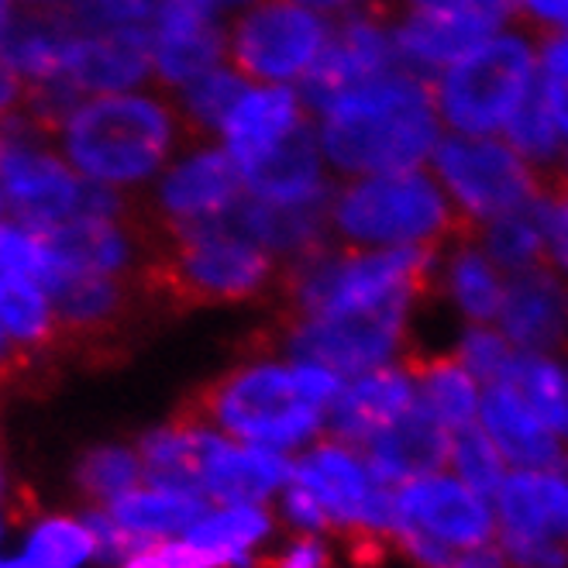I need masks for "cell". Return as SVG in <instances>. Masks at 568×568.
I'll return each instance as SVG.
<instances>
[{
	"label": "cell",
	"mask_w": 568,
	"mask_h": 568,
	"mask_svg": "<svg viewBox=\"0 0 568 568\" xmlns=\"http://www.w3.org/2000/svg\"><path fill=\"white\" fill-rule=\"evenodd\" d=\"M296 4H307L327 18H345V14H355V11H369L376 8L379 0H296Z\"/></svg>",
	"instance_id": "49"
},
{
	"label": "cell",
	"mask_w": 568,
	"mask_h": 568,
	"mask_svg": "<svg viewBox=\"0 0 568 568\" xmlns=\"http://www.w3.org/2000/svg\"><path fill=\"white\" fill-rule=\"evenodd\" d=\"M207 507L211 499H204L193 489L162 486L149 479L118 496L114 504H108L111 517L139 541V548L186 538V530L204 517Z\"/></svg>",
	"instance_id": "29"
},
{
	"label": "cell",
	"mask_w": 568,
	"mask_h": 568,
	"mask_svg": "<svg viewBox=\"0 0 568 568\" xmlns=\"http://www.w3.org/2000/svg\"><path fill=\"white\" fill-rule=\"evenodd\" d=\"M504 139L538 170H558V162L565 155V135L558 121L551 118L548 104L541 100V93L534 90V97L514 114V121L504 128Z\"/></svg>",
	"instance_id": "38"
},
{
	"label": "cell",
	"mask_w": 568,
	"mask_h": 568,
	"mask_svg": "<svg viewBox=\"0 0 568 568\" xmlns=\"http://www.w3.org/2000/svg\"><path fill=\"white\" fill-rule=\"evenodd\" d=\"M504 383H510L538 410L555 438L568 448V355L517 352Z\"/></svg>",
	"instance_id": "32"
},
{
	"label": "cell",
	"mask_w": 568,
	"mask_h": 568,
	"mask_svg": "<svg viewBox=\"0 0 568 568\" xmlns=\"http://www.w3.org/2000/svg\"><path fill=\"white\" fill-rule=\"evenodd\" d=\"M393 545L404 551V558L414 565V568H455L458 565V551H452L448 545L427 538V534H417V530H399Z\"/></svg>",
	"instance_id": "46"
},
{
	"label": "cell",
	"mask_w": 568,
	"mask_h": 568,
	"mask_svg": "<svg viewBox=\"0 0 568 568\" xmlns=\"http://www.w3.org/2000/svg\"><path fill=\"white\" fill-rule=\"evenodd\" d=\"M149 73H155L149 24L80 31L65 55V80L83 93H124Z\"/></svg>",
	"instance_id": "20"
},
{
	"label": "cell",
	"mask_w": 568,
	"mask_h": 568,
	"mask_svg": "<svg viewBox=\"0 0 568 568\" xmlns=\"http://www.w3.org/2000/svg\"><path fill=\"white\" fill-rule=\"evenodd\" d=\"M77 483L90 507H108L128 489L145 483V465L139 445H97L77 465Z\"/></svg>",
	"instance_id": "35"
},
{
	"label": "cell",
	"mask_w": 568,
	"mask_h": 568,
	"mask_svg": "<svg viewBox=\"0 0 568 568\" xmlns=\"http://www.w3.org/2000/svg\"><path fill=\"white\" fill-rule=\"evenodd\" d=\"M327 224L334 242L355 248L442 252L469 231L430 165L338 180L327 200Z\"/></svg>",
	"instance_id": "3"
},
{
	"label": "cell",
	"mask_w": 568,
	"mask_h": 568,
	"mask_svg": "<svg viewBox=\"0 0 568 568\" xmlns=\"http://www.w3.org/2000/svg\"><path fill=\"white\" fill-rule=\"evenodd\" d=\"M438 255L442 252L430 248H355L327 242L283 265L280 293L286 300V317L373 307L396 296H427L434 293Z\"/></svg>",
	"instance_id": "6"
},
{
	"label": "cell",
	"mask_w": 568,
	"mask_h": 568,
	"mask_svg": "<svg viewBox=\"0 0 568 568\" xmlns=\"http://www.w3.org/2000/svg\"><path fill=\"white\" fill-rule=\"evenodd\" d=\"M541 224H545V265L568 280V186L561 180L548 183L541 193Z\"/></svg>",
	"instance_id": "41"
},
{
	"label": "cell",
	"mask_w": 568,
	"mask_h": 568,
	"mask_svg": "<svg viewBox=\"0 0 568 568\" xmlns=\"http://www.w3.org/2000/svg\"><path fill=\"white\" fill-rule=\"evenodd\" d=\"M186 121L152 93H100L73 111L62 142L73 165L97 183L135 186L170 165Z\"/></svg>",
	"instance_id": "4"
},
{
	"label": "cell",
	"mask_w": 568,
	"mask_h": 568,
	"mask_svg": "<svg viewBox=\"0 0 568 568\" xmlns=\"http://www.w3.org/2000/svg\"><path fill=\"white\" fill-rule=\"evenodd\" d=\"M362 452L369 458L376 479L399 489L420 476L448 469L452 430L430 410L414 404L407 414H399L389 427H383Z\"/></svg>",
	"instance_id": "21"
},
{
	"label": "cell",
	"mask_w": 568,
	"mask_h": 568,
	"mask_svg": "<svg viewBox=\"0 0 568 568\" xmlns=\"http://www.w3.org/2000/svg\"><path fill=\"white\" fill-rule=\"evenodd\" d=\"M327 200L321 204H270V200L245 193L231 221L286 265L334 242L327 224Z\"/></svg>",
	"instance_id": "28"
},
{
	"label": "cell",
	"mask_w": 568,
	"mask_h": 568,
	"mask_svg": "<svg viewBox=\"0 0 568 568\" xmlns=\"http://www.w3.org/2000/svg\"><path fill=\"white\" fill-rule=\"evenodd\" d=\"M248 80L231 62H221L214 70L200 73L186 87H180V114L193 135H217L227 111L235 108V100Z\"/></svg>",
	"instance_id": "36"
},
{
	"label": "cell",
	"mask_w": 568,
	"mask_h": 568,
	"mask_svg": "<svg viewBox=\"0 0 568 568\" xmlns=\"http://www.w3.org/2000/svg\"><path fill=\"white\" fill-rule=\"evenodd\" d=\"M524 18H530L545 36H568V0H517Z\"/></svg>",
	"instance_id": "48"
},
{
	"label": "cell",
	"mask_w": 568,
	"mask_h": 568,
	"mask_svg": "<svg viewBox=\"0 0 568 568\" xmlns=\"http://www.w3.org/2000/svg\"><path fill=\"white\" fill-rule=\"evenodd\" d=\"M496 545L510 568H568V545L545 538H514L496 534Z\"/></svg>",
	"instance_id": "43"
},
{
	"label": "cell",
	"mask_w": 568,
	"mask_h": 568,
	"mask_svg": "<svg viewBox=\"0 0 568 568\" xmlns=\"http://www.w3.org/2000/svg\"><path fill=\"white\" fill-rule=\"evenodd\" d=\"M507 283L510 276L489 258L476 231H465L438 255L434 293L448 300V307L462 317V324H496Z\"/></svg>",
	"instance_id": "23"
},
{
	"label": "cell",
	"mask_w": 568,
	"mask_h": 568,
	"mask_svg": "<svg viewBox=\"0 0 568 568\" xmlns=\"http://www.w3.org/2000/svg\"><path fill=\"white\" fill-rule=\"evenodd\" d=\"M8 24H11V14H8V8H4V0H0V39H4Z\"/></svg>",
	"instance_id": "53"
},
{
	"label": "cell",
	"mask_w": 568,
	"mask_h": 568,
	"mask_svg": "<svg viewBox=\"0 0 568 568\" xmlns=\"http://www.w3.org/2000/svg\"><path fill=\"white\" fill-rule=\"evenodd\" d=\"M273 568H331L324 534H290V541L273 558Z\"/></svg>",
	"instance_id": "47"
},
{
	"label": "cell",
	"mask_w": 568,
	"mask_h": 568,
	"mask_svg": "<svg viewBox=\"0 0 568 568\" xmlns=\"http://www.w3.org/2000/svg\"><path fill=\"white\" fill-rule=\"evenodd\" d=\"M334 31V18L296 0H255L227 28V62L252 83L304 87Z\"/></svg>",
	"instance_id": "10"
},
{
	"label": "cell",
	"mask_w": 568,
	"mask_h": 568,
	"mask_svg": "<svg viewBox=\"0 0 568 568\" xmlns=\"http://www.w3.org/2000/svg\"><path fill=\"white\" fill-rule=\"evenodd\" d=\"M452 355L469 369L483 386L504 383L507 369L517 355L514 342L507 338L499 324H462Z\"/></svg>",
	"instance_id": "39"
},
{
	"label": "cell",
	"mask_w": 568,
	"mask_h": 568,
	"mask_svg": "<svg viewBox=\"0 0 568 568\" xmlns=\"http://www.w3.org/2000/svg\"><path fill=\"white\" fill-rule=\"evenodd\" d=\"M448 469L483 496H496L499 486L507 483L510 465L499 455V448L489 442V434L479 424H469L462 430H452V455H448Z\"/></svg>",
	"instance_id": "37"
},
{
	"label": "cell",
	"mask_w": 568,
	"mask_h": 568,
	"mask_svg": "<svg viewBox=\"0 0 568 568\" xmlns=\"http://www.w3.org/2000/svg\"><path fill=\"white\" fill-rule=\"evenodd\" d=\"M496 534L568 545V476L558 469H510L493 496Z\"/></svg>",
	"instance_id": "22"
},
{
	"label": "cell",
	"mask_w": 568,
	"mask_h": 568,
	"mask_svg": "<svg viewBox=\"0 0 568 568\" xmlns=\"http://www.w3.org/2000/svg\"><path fill=\"white\" fill-rule=\"evenodd\" d=\"M417 376V404L430 410L448 430H462L479 420L483 383L448 355H410Z\"/></svg>",
	"instance_id": "30"
},
{
	"label": "cell",
	"mask_w": 568,
	"mask_h": 568,
	"mask_svg": "<svg viewBox=\"0 0 568 568\" xmlns=\"http://www.w3.org/2000/svg\"><path fill=\"white\" fill-rule=\"evenodd\" d=\"M0 568H36V565H31L18 548H14V551H4V548H0Z\"/></svg>",
	"instance_id": "50"
},
{
	"label": "cell",
	"mask_w": 568,
	"mask_h": 568,
	"mask_svg": "<svg viewBox=\"0 0 568 568\" xmlns=\"http://www.w3.org/2000/svg\"><path fill=\"white\" fill-rule=\"evenodd\" d=\"M0 324L21 352L39 348L55 331V307L49 293L28 276L0 270Z\"/></svg>",
	"instance_id": "34"
},
{
	"label": "cell",
	"mask_w": 568,
	"mask_h": 568,
	"mask_svg": "<svg viewBox=\"0 0 568 568\" xmlns=\"http://www.w3.org/2000/svg\"><path fill=\"white\" fill-rule=\"evenodd\" d=\"M245 173L224 145H193L162 170L155 221L162 227H200L227 221L245 200Z\"/></svg>",
	"instance_id": "12"
},
{
	"label": "cell",
	"mask_w": 568,
	"mask_h": 568,
	"mask_svg": "<svg viewBox=\"0 0 568 568\" xmlns=\"http://www.w3.org/2000/svg\"><path fill=\"white\" fill-rule=\"evenodd\" d=\"M293 483L307 486L342 534L365 541H389L399 524L396 489L379 483L362 448L324 434L311 448L293 455Z\"/></svg>",
	"instance_id": "11"
},
{
	"label": "cell",
	"mask_w": 568,
	"mask_h": 568,
	"mask_svg": "<svg viewBox=\"0 0 568 568\" xmlns=\"http://www.w3.org/2000/svg\"><path fill=\"white\" fill-rule=\"evenodd\" d=\"M538 93L568 142V36H545L538 42Z\"/></svg>",
	"instance_id": "40"
},
{
	"label": "cell",
	"mask_w": 568,
	"mask_h": 568,
	"mask_svg": "<svg viewBox=\"0 0 568 568\" xmlns=\"http://www.w3.org/2000/svg\"><path fill=\"white\" fill-rule=\"evenodd\" d=\"M276 520L280 527H286L290 534H331V517L321 507V499L307 489L290 479V486L276 496Z\"/></svg>",
	"instance_id": "42"
},
{
	"label": "cell",
	"mask_w": 568,
	"mask_h": 568,
	"mask_svg": "<svg viewBox=\"0 0 568 568\" xmlns=\"http://www.w3.org/2000/svg\"><path fill=\"white\" fill-rule=\"evenodd\" d=\"M311 118L334 180L420 170L445 139L430 80L407 65L331 97Z\"/></svg>",
	"instance_id": "1"
},
{
	"label": "cell",
	"mask_w": 568,
	"mask_h": 568,
	"mask_svg": "<svg viewBox=\"0 0 568 568\" xmlns=\"http://www.w3.org/2000/svg\"><path fill=\"white\" fill-rule=\"evenodd\" d=\"M142 290L176 304H242L280 286L283 262L235 221L162 227L149 221Z\"/></svg>",
	"instance_id": "2"
},
{
	"label": "cell",
	"mask_w": 568,
	"mask_h": 568,
	"mask_svg": "<svg viewBox=\"0 0 568 568\" xmlns=\"http://www.w3.org/2000/svg\"><path fill=\"white\" fill-rule=\"evenodd\" d=\"M479 245L507 276L527 273L534 265H545V224H541V200L530 207L493 217L476 227Z\"/></svg>",
	"instance_id": "33"
},
{
	"label": "cell",
	"mask_w": 568,
	"mask_h": 568,
	"mask_svg": "<svg viewBox=\"0 0 568 568\" xmlns=\"http://www.w3.org/2000/svg\"><path fill=\"white\" fill-rule=\"evenodd\" d=\"M90 527H93V538H97V551H100V568H114L121 565L128 555L139 551V541L111 517L108 507H87L83 510Z\"/></svg>",
	"instance_id": "45"
},
{
	"label": "cell",
	"mask_w": 568,
	"mask_h": 568,
	"mask_svg": "<svg viewBox=\"0 0 568 568\" xmlns=\"http://www.w3.org/2000/svg\"><path fill=\"white\" fill-rule=\"evenodd\" d=\"M455 568H462V565H455Z\"/></svg>",
	"instance_id": "58"
},
{
	"label": "cell",
	"mask_w": 568,
	"mask_h": 568,
	"mask_svg": "<svg viewBox=\"0 0 568 568\" xmlns=\"http://www.w3.org/2000/svg\"><path fill=\"white\" fill-rule=\"evenodd\" d=\"M311 108L300 87H280V83H252L242 90L235 108L227 111L221 124V145L231 152L242 170L255 165L270 152H276L286 139H293L300 128H307Z\"/></svg>",
	"instance_id": "18"
},
{
	"label": "cell",
	"mask_w": 568,
	"mask_h": 568,
	"mask_svg": "<svg viewBox=\"0 0 568 568\" xmlns=\"http://www.w3.org/2000/svg\"><path fill=\"white\" fill-rule=\"evenodd\" d=\"M476 424L489 434L510 469H555L568 452L510 383H493L483 389Z\"/></svg>",
	"instance_id": "25"
},
{
	"label": "cell",
	"mask_w": 568,
	"mask_h": 568,
	"mask_svg": "<svg viewBox=\"0 0 568 568\" xmlns=\"http://www.w3.org/2000/svg\"><path fill=\"white\" fill-rule=\"evenodd\" d=\"M558 180L568 186V145H565V155H561V162H558Z\"/></svg>",
	"instance_id": "52"
},
{
	"label": "cell",
	"mask_w": 568,
	"mask_h": 568,
	"mask_svg": "<svg viewBox=\"0 0 568 568\" xmlns=\"http://www.w3.org/2000/svg\"><path fill=\"white\" fill-rule=\"evenodd\" d=\"M424 296H396L386 304L286 317L280 348L290 358H311L348 376L410 358V327Z\"/></svg>",
	"instance_id": "8"
},
{
	"label": "cell",
	"mask_w": 568,
	"mask_h": 568,
	"mask_svg": "<svg viewBox=\"0 0 568 568\" xmlns=\"http://www.w3.org/2000/svg\"><path fill=\"white\" fill-rule=\"evenodd\" d=\"M217 0H162L152 31V62L162 83L186 87L227 62V28Z\"/></svg>",
	"instance_id": "17"
},
{
	"label": "cell",
	"mask_w": 568,
	"mask_h": 568,
	"mask_svg": "<svg viewBox=\"0 0 568 568\" xmlns=\"http://www.w3.org/2000/svg\"><path fill=\"white\" fill-rule=\"evenodd\" d=\"M196 414V410H193ZM200 417V414H196ZM293 479V455L248 445L200 417L193 489L211 504H276Z\"/></svg>",
	"instance_id": "13"
},
{
	"label": "cell",
	"mask_w": 568,
	"mask_h": 568,
	"mask_svg": "<svg viewBox=\"0 0 568 568\" xmlns=\"http://www.w3.org/2000/svg\"><path fill=\"white\" fill-rule=\"evenodd\" d=\"M430 173L438 176L469 231L538 204L548 186L538 165H530L504 135L445 131L430 155Z\"/></svg>",
	"instance_id": "9"
},
{
	"label": "cell",
	"mask_w": 568,
	"mask_h": 568,
	"mask_svg": "<svg viewBox=\"0 0 568 568\" xmlns=\"http://www.w3.org/2000/svg\"><path fill=\"white\" fill-rule=\"evenodd\" d=\"M493 36V28L469 14H445V11H404L393 21V39L399 65L434 80L442 70L465 55L473 45Z\"/></svg>",
	"instance_id": "26"
},
{
	"label": "cell",
	"mask_w": 568,
	"mask_h": 568,
	"mask_svg": "<svg viewBox=\"0 0 568 568\" xmlns=\"http://www.w3.org/2000/svg\"><path fill=\"white\" fill-rule=\"evenodd\" d=\"M399 530H417L448 545L452 551H473L496 541V507L493 499L465 486L452 469L420 476L396 489ZM393 534V538H396Z\"/></svg>",
	"instance_id": "14"
},
{
	"label": "cell",
	"mask_w": 568,
	"mask_h": 568,
	"mask_svg": "<svg viewBox=\"0 0 568 568\" xmlns=\"http://www.w3.org/2000/svg\"><path fill=\"white\" fill-rule=\"evenodd\" d=\"M83 183L55 155L31 149L21 135H0V193L18 214V224L36 231L55 227L80 211Z\"/></svg>",
	"instance_id": "15"
},
{
	"label": "cell",
	"mask_w": 568,
	"mask_h": 568,
	"mask_svg": "<svg viewBox=\"0 0 568 568\" xmlns=\"http://www.w3.org/2000/svg\"><path fill=\"white\" fill-rule=\"evenodd\" d=\"M558 469H561V473H565V476H568V452H565V455H561V462H558Z\"/></svg>",
	"instance_id": "55"
},
{
	"label": "cell",
	"mask_w": 568,
	"mask_h": 568,
	"mask_svg": "<svg viewBox=\"0 0 568 568\" xmlns=\"http://www.w3.org/2000/svg\"><path fill=\"white\" fill-rule=\"evenodd\" d=\"M414 404H417V376L410 358L348 376L342 393L327 407V434L355 448H365L383 427H389Z\"/></svg>",
	"instance_id": "19"
},
{
	"label": "cell",
	"mask_w": 568,
	"mask_h": 568,
	"mask_svg": "<svg viewBox=\"0 0 568 568\" xmlns=\"http://www.w3.org/2000/svg\"><path fill=\"white\" fill-rule=\"evenodd\" d=\"M8 541V520H4V507H0V548Z\"/></svg>",
	"instance_id": "54"
},
{
	"label": "cell",
	"mask_w": 568,
	"mask_h": 568,
	"mask_svg": "<svg viewBox=\"0 0 568 568\" xmlns=\"http://www.w3.org/2000/svg\"><path fill=\"white\" fill-rule=\"evenodd\" d=\"M18 551L36 568H100V551L87 514H45L31 520Z\"/></svg>",
	"instance_id": "31"
},
{
	"label": "cell",
	"mask_w": 568,
	"mask_h": 568,
	"mask_svg": "<svg viewBox=\"0 0 568 568\" xmlns=\"http://www.w3.org/2000/svg\"><path fill=\"white\" fill-rule=\"evenodd\" d=\"M399 65L396 55V39H393V21L369 11H355L334 21L331 42L314 65V73L304 80L300 93H304L307 108L317 111L331 97H338L365 80H373L386 70Z\"/></svg>",
	"instance_id": "16"
},
{
	"label": "cell",
	"mask_w": 568,
	"mask_h": 568,
	"mask_svg": "<svg viewBox=\"0 0 568 568\" xmlns=\"http://www.w3.org/2000/svg\"><path fill=\"white\" fill-rule=\"evenodd\" d=\"M196 414L231 438L300 455L327 434V410L307 396L290 355H252L214 379Z\"/></svg>",
	"instance_id": "5"
},
{
	"label": "cell",
	"mask_w": 568,
	"mask_h": 568,
	"mask_svg": "<svg viewBox=\"0 0 568 568\" xmlns=\"http://www.w3.org/2000/svg\"><path fill=\"white\" fill-rule=\"evenodd\" d=\"M114 568H214V565H211V558L204 551H196L186 538H176V541L139 548L135 555H128Z\"/></svg>",
	"instance_id": "44"
},
{
	"label": "cell",
	"mask_w": 568,
	"mask_h": 568,
	"mask_svg": "<svg viewBox=\"0 0 568 568\" xmlns=\"http://www.w3.org/2000/svg\"><path fill=\"white\" fill-rule=\"evenodd\" d=\"M24 4H49V0H24Z\"/></svg>",
	"instance_id": "57"
},
{
	"label": "cell",
	"mask_w": 568,
	"mask_h": 568,
	"mask_svg": "<svg viewBox=\"0 0 568 568\" xmlns=\"http://www.w3.org/2000/svg\"><path fill=\"white\" fill-rule=\"evenodd\" d=\"M280 520L270 504H211L186 541L204 551L214 568H255L258 551L276 538Z\"/></svg>",
	"instance_id": "27"
},
{
	"label": "cell",
	"mask_w": 568,
	"mask_h": 568,
	"mask_svg": "<svg viewBox=\"0 0 568 568\" xmlns=\"http://www.w3.org/2000/svg\"><path fill=\"white\" fill-rule=\"evenodd\" d=\"M0 499H4V469H0Z\"/></svg>",
	"instance_id": "56"
},
{
	"label": "cell",
	"mask_w": 568,
	"mask_h": 568,
	"mask_svg": "<svg viewBox=\"0 0 568 568\" xmlns=\"http://www.w3.org/2000/svg\"><path fill=\"white\" fill-rule=\"evenodd\" d=\"M430 87L445 131L504 135L538 90V42L514 28L493 31L434 77Z\"/></svg>",
	"instance_id": "7"
},
{
	"label": "cell",
	"mask_w": 568,
	"mask_h": 568,
	"mask_svg": "<svg viewBox=\"0 0 568 568\" xmlns=\"http://www.w3.org/2000/svg\"><path fill=\"white\" fill-rule=\"evenodd\" d=\"M242 173L248 196L270 204H321L334 190V173L321 152L314 121Z\"/></svg>",
	"instance_id": "24"
},
{
	"label": "cell",
	"mask_w": 568,
	"mask_h": 568,
	"mask_svg": "<svg viewBox=\"0 0 568 568\" xmlns=\"http://www.w3.org/2000/svg\"><path fill=\"white\" fill-rule=\"evenodd\" d=\"M217 4H221V11H245V8H252L255 4V0H217Z\"/></svg>",
	"instance_id": "51"
}]
</instances>
